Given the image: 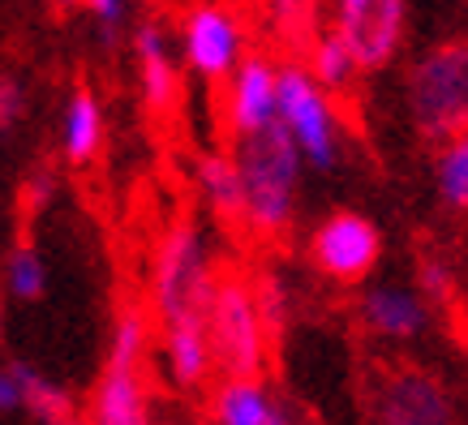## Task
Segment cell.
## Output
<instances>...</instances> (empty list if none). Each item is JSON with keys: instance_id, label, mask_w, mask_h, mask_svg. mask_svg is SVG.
Segmentation results:
<instances>
[{"instance_id": "1", "label": "cell", "mask_w": 468, "mask_h": 425, "mask_svg": "<svg viewBox=\"0 0 468 425\" xmlns=\"http://www.w3.org/2000/svg\"><path fill=\"white\" fill-rule=\"evenodd\" d=\"M232 164L241 172L245 189L241 224L262 232V237L284 232L292 224V215H297L301 168H305V159H301L297 142L288 138V129L280 121H271L258 133H241L237 151H232Z\"/></svg>"}, {"instance_id": "2", "label": "cell", "mask_w": 468, "mask_h": 425, "mask_svg": "<svg viewBox=\"0 0 468 425\" xmlns=\"http://www.w3.org/2000/svg\"><path fill=\"white\" fill-rule=\"evenodd\" d=\"M409 112L417 133L447 142L468 129V43L452 39L417 57L409 69Z\"/></svg>"}, {"instance_id": "3", "label": "cell", "mask_w": 468, "mask_h": 425, "mask_svg": "<svg viewBox=\"0 0 468 425\" xmlns=\"http://www.w3.org/2000/svg\"><path fill=\"white\" fill-rule=\"evenodd\" d=\"M275 121L297 142L301 159L318 172L340 168V121L331 108V90L314 82L305 65L275 69Z\"/></svg>"}, {"instance_id": "4", "label": "cell", "mask_w": 468, "mask_h": 425, "mask_svg": "<svg viewBox=\"0 0 468 425\" xmlns=\"http://www.w3.org/2000/svg\"><path fill=\"white\" fill-rule=\"evenodd\" d=\"M215 275L202 250V232L194 219H176L164 232L155 250V271H151V292H155V310L164 323L181 318V313H207Z\"/></svg>"}, {"instance_id": "5", "label": "cell", "mask_w": 468, "mask_h": 425, "mask_svg": "<svg viewBox=\"0 0 468 425\" xmlns=\"http://www.w3.org/2000/svg\"><path fill=\"white\" fill-rule=\"evenodd\" d=\"M207 335L215 361L232 378H258L267 356V326L258 318V301L241 280H215L207 301Z\"/></svg>"}, {"instance_id": "6", "label": "cell", "mask_w": 468, "mask_h": 425, "mask_svg": "<svg viewBox=\"0 0 468 425\" xmlns=\"http://www.w3.org/2000/svg\"><path fill=\"white\" fill-rule=\"evenodd\" d=\"M331 30L353 52L356 69H387L404 48L409 0H326Z\"/></svg>"}, {"instance_id": "7", "label": "cell", "mask_w": 468, "mask_h": 425, "mask_svg": "<svg viewBox=\"0 0 468 425\" xmlns=\"http://www.w3.org/2000/svg\"><path fill=\"white\" fill-rule=\"evenodd\" d=\"M181 48H185V65L198 73L202 82H228V73L237 69L245 57V30L232 9L215 5V0H202L185 17Z\"/></svg>"}, {"instance_id": "8", "label": "cell", "mask_w": 468, "mask_h": 425, "mask_svg": "<svg viewBox=\"0 0 468 425\" xmlns=\"http://www.w3.org/2000/svg\"><path fill=\"white\" fill-rule=\"evenodd\" d=\"M310 250L323 275H331L335 283H361L383 258V232L366 215L335 211L318 224Z\"/></svg>"}, {"instance_id": "9", "label": "cell", "mask_w": 468, "mask_h": 425, "mask_svg": "<svg viewBox=\"0 0 468 425\" xmlns=\"http://www.w3.org/2000/svg\"><path fill=\"white\" fill-rule=\"evenodd\" d=\"M275 69L267 57H241V65L228 73V95H224V121L232 138L258 133L275 121Z\"/></svg>"}, {"instance_id": "10", "label": "cell", "mask_w": 468, "mask_h": 425, "mask_svg": "<svg viewBox=\"0 0 468 425\" xmlns=\"http://www.w3.org/2000/svg\"><path fill=\"white\" fill-rule=\"evenodd\" d=\"M378 425H452V399L430 374L404 369L378 391Z\"/></svg>"}, {"instance_id": "11", "label": "cell", "mask_w": 468, "mask_h": 425, "mask_svg": "<svg viewBox=\"0 0 468 425\" xmlns=\"http://www.w3.org/2000/svg\"><path fill=\"white\" fill-rule=\"evenodd\" d=\"M361 318H366L369 331H378L387 340H412L421 335L430 323L426 297L417 288H404V283H378L361 297Z\"/></svg>"}, {"instance_id": "12", "label": "cell", "mask_w": 468, "mask_h": 425, "mask_svg": "<svg viewBox=\"0 0 468 425\" xmlns=\"http://www.w3.org/2000/svg\"><path fill=\"white\" fill-rule=\"evenodd\" d=\"M133 52H138V69H143V100L151 112H172V103L181 95V69L172 57L168 35L155 22H143L133 35Z\"/></svg>"}, {"instance_id": "13", "label": "cell", "mask_w": 468, "mask_h": 425, "mask_svg": "<svg viewBox=\"0 0 468 425\" xmlns=\"http://www.w3.org/2000/svg\"><path fill=\"white\" fill-rule=\"evenodd\" d=\"M215 421L219 425H292V412L271 399L258 378H228L215 396Z\"/></svg>"}, {"instance_id": "14", "label": "cell", "mask_w": 468, "mask_h": 425, "mask_svg": "<svg viewBox=\"0 0 468 425\" xmlns=\"http://www.w3.org/2000/svg\"><path fill=\"white\" fill-rule=\"evenodd\" d=\"M168 366L181 387H198L207 378V369L215 366L207 313H181L168 323Z\"/></svg>"}, {"instance_id": "15", "label": "cell", "mask_w": 468, "mask_h": 425, "mask_svg": "<svg viewBox=\"0 0 468 425\" xmlns=\"http://www.w3.org/2000/svg\"><path fill=\"white\" fill-rule=\"evenodd\" d=\"M95 425H146V391L138 366H108L95 391Z\"/></svg>"}, {"instance_id": "16", "label": "cell", "mask_w": 468, "mask_h": 425, "mask_svg": "<svg viewBox=\"0 0 468 425\" xmlns=\"http://www.w3.org/2000/svg\"><path fill=\"white\" fill-rule=\"evenodd\" d=\"M103 146V108L95 90L78 86L65 103V121H60V151L69 164H90Z\"/></svg>"}, {"instance_id": "17", "label": "cell", "mask_w": 468, "mask_h": 425, "mask_svg": "<svg viewBox=\"0 0 468 425\" xmlns=\"http://www.w3.org/2000/svg\"><path fill=\"white\" fill-rule=\"evenodd\" d=\"M198 189L202 198H207V207H211L219 219H228V224H241V211H245V189H241V172H237V164H232V155H224V151H207V155L198 159Z\"/></svg>"}, {"instance_id": "18", "label": "cell", "mask_w": 468, "mask_h": 425, "mask_svg": "<svg viewBox=\"0 0 468 425\" xmlns=\"http://www.w3.org/2000/svg\"><path fill=\"white\" fill-rule=\"evenodd\" d=\"M434 189H439L442 207L468 211V129H460L455 138H447V146L439 151V164H434Z\"/></svg>"}, {"instance_id": "19", "label": "cell", "mask_w": 468, "mask_h": 425, "mask_svg": "<svg viewBox=\"0 0 468 425\" xmlns=\"http://www.w3.org/2000/svg\"><path fill=\"white\" fill-rule=\"evenodd\" d=\"M305 69L314 73V82L323 86V90H344V86L361 73L353 52L344 48V39L335 30H323V35L310 43V65H305Z\"/></svg>"}, {"instance_id": "20", "label": "cell", "mask_w": 468, "mask_h": 425, "mask_svg": "<svg viewBox=\"0 0 468 425\" xmlns=\"http://www.w3.org/2000/svg\"><path fill=\"white\" fill-rule=\"evenodd\" d=\"M5 283H9V292H14L17 301H39L43 297V288H48V267H43V258L35 245H17L14 254H9Z\"/></svg>"}, {"instance_id": "21", "label": "cell", "mask_w": 468, "mask_h": 425, "mask_svg": "<svg viewBox=\"0 0 468 425\" xmlns=\"http://www.w3.org/2000/svg\"><path fill=\"white\" fill-rule=\"evenodd\" d=\"M143 353H146V318L138 310H129L116 323L108 366H143Z\"/></svg>"}, {"instance_id": "22", "label": "cell", "mask_w": 468, "mask_h": 425, "mask_svg": "<svg viewBox=\"0 0 468 425\" xmlns=\"http://www.w3.org/2000/svg\"><path fill=\"white\" fill-rule=\"evenodd\" d=\"M22 387H27V409H35L43 421L52 425H69V399L60 396L48 378H39L35 369L22 366Z\"/></svg>"}, {"instance_id": "23", "label": "cell", "mask_w": 468, "mask_h": 425, "mask_svg": "<svg viewBox=\"0 0 468 425\" xmlns=\"http://www.w3.org/2000/svg\"><path fill=\"white\" fill-rule=\"evenodd\" d=\"M258 318H262V326H267V335H275L280 326H284V310H288V297H284V283L275 280V275H267V280L258 283Z\"/></svg>"}, {"instance_id": "24", "label": "cell", "mask_w": 468, "mask_h": 425, "mask_svg": "<svg viewBox=\"0 0 468 425\" xmlns=\"http://www.w3.org/2000/svg\"><path fill=\"white\" fill-rule=\"evenodd\" d=\"M27 409V387H22V366L0 369V412Z\"/></svg>"}, {"instance_id": "25", "label": "cell", "mask_w": 468, "mask_h": 425, "mask_svg": "<svg viewBox=\"0 0 468 425\" xmlns=\"http://www.w3.org/2000/svg\"><path fill=\"white\" fill-rule=\"evenodd\" d=\"M22 112H27V90L14 78H0V129L14 125Z\"/></svg>"}, {"instance_id": "26", "label": "cell", "mask_w": 468, "mask_h": 425, "mask_svg": "<svg viewBox=\"0 0 468 425\" xmlns=\"http://www.w3.org/2000/svg\"><path fill=\"white\" fill-rule=\"evenodd\" d=\"M310 9L314 0H271V14H275V22L284 30H297L310 22Z\"/></svg>"}, {"instance_id": "27", "label": "cell", "mask_w": 468, "mask_h": 425, "mask_svg": "<svg viewBox=\"0 0 468 425\" xmlns=\"http://www.w3.org/2000/svg\"><path fill=\"white\" fill-rule=\"evenodd\" d=\"M78 5H86V9H90V17H95L103 30H116L121 22H125V5H129V0H78Z\"/></svg>"}, {"instance_id": "28", "label": "cell", "mask_w": 468, "mask_h": 425, "mask_svg": "<svg viewBox=\"0 0 468 425\" xmlns=\"http://www.w3.org/2000/svg\"><path fill=\"white\" fill-rule=\"evenodd\" d=\"M447 267H442V262H434V258H430L426 267H421V297H447Z\"/></svg>"}]
</instances>
